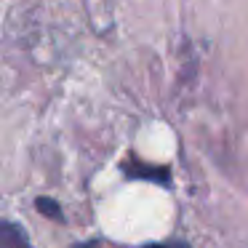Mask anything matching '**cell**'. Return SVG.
I'll use <instances>...</instances> for the list:
<instances>
[{
  "label": "cell",
  "instance_id": "cell-3",
  "mask_svg": "<svg viewBox=\"0 0 248 248\" xmlns=\"http://www.w3.org/2000/svg\"><path fill=\"white\" fill-rule=\"evenodd\" d=\"M35 208H38L40 214H46L48 219H54V221H62V219H64L62 208L56 205V200H51V198H38V200H35Z\"/></svg>",
  "mask_w": 248,
  "mask_h": 248
},
{
  "label": "cell",
  "instance_id": "cell-1",
  "mask_svg": "<svg viewBox=\"0 0 248 248\" xmlns=\"http://www.w3.org/2000/svg\"><path fill=\"white\" fill-rule=\"evenodd\" d=\"M0 248H32V246H30L22 227H16L14 221L6 219L0 224Z\"/></svg>",
  "mask_w": 248,
  "mask_h": 248
},
{
  "label": "cell",
  "instance_id": "cell-5",
  "mask_svg": "<svg viewBox=\"0 0 248 248\" xmlns=\"http://www.w3.org/2000/svg\"><path fill=\"white\" fill-rule=\"evenodd\" d=\"M72 248H99V243H96V240H91V243H78V246H72Z\"/></svg>",
  "mask_w": 248,
  "mask_h": 248
},
{
  "label": "cell",
  "instance_id": "cell-4",
  "mask_svg": "<svg viewBox=\"0 0 248 248\" xmlns=\"http://www.w3.org/2000/svg\"><path fill=\"white\" fill-rule=\"evenodd\" d=\"M144 248H189L184 240H163V243H150Z\"/></svg>",
  "mask_w": 248,
  "mask_h": 248
},
{
  "label": "cell",
  "instance_id": "cell-2",
  "mask_svg": "<svg viewBox=\"0 0 248 248\" xmlns=\"http://www.w3.org/2000/svg\"><path fill=\"white\" fill-rule=\"evenodd\" d=\"M125 173H128V179H144V182H155L152 176H157V182H160V184H168V171H166V168L139 166V160L125 163Z\"/></svg>",
  "mask_w": 248,
  "mask_h": 248
}]
</instances>
